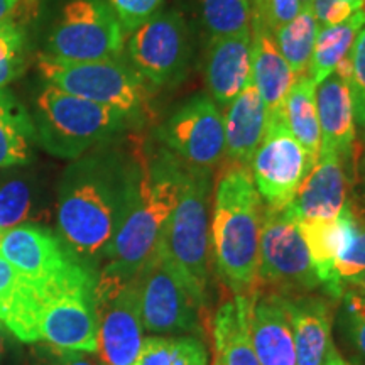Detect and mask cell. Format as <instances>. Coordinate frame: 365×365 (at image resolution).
I'll return each instance as SVG.
<instances>
[{"mask_svg": "<svg viewBox=\"0 0 365 365\" xmlns=\"http://www.w3.org/2000/svg\"><path fill=\"white\" fill-rule=\"evenodd\" d=\"M129 135L71 159L58 182L56 234L93 272L124 222L139 178L140 140Z\"/></svg>", "mask_w": 365, "mask_h": 365, "instance_id": "obj_1", "label": "cell"}, {"mask_svg": "<svg viewBox=\"0 0 365 365\" xmlns=\"http://www.w3.org/2000/svg\"><path fill=\"white\" fill-rule=\"evenodd\" d=\"M95 279L97 272L75 259L43 277L19 276L0 322L22 344L97 354Z\"/></svg>", "mask_w": 365, "mask_h": 365, "instance_id": "obj_2", "label": "cell"}, {"mask_svg": "<svg viewBox=\"0 0 365 365\" xmlns=\"http://www.w3.org/2000/svg\"><path fill=\"white\" fill-rule=\"evenodd\" d=\"M190 164L178 159L154 137L139 144V178L124 222L105 254L97 276L132 281L156 249L159 235L175 210Z\"/></svg>", "mask_w": 365, "mask_h": 365, "instance_id": "obj_3", "label": "cell"}, {"mask_svg": "<svg viewBox=\"0 0 365 365\" xmlns=\"http://www.w3.org/2000/svg\"><path fill=\"white\" fill-rule=\"evenodd\" d=\"M262 212L249 168L228 163L213 185L210 244L222 279L235 294L259 289Z\"/></svg>", "mask_w": 365, "mask_h": 365, "instance_id": "obj_4", "label": "cell"}, {"mask_svg": "<svg viewBox=\"0 0 365 365\" xmlns=\"http://www.w3.org/2000/svg\"><path fill=\"white\" fill-rule=\"evenodd\" d=\"M29 112L38 148L68 161L145 125L130 113L75 97L46 81L36 91Z\"/></svg>", "mask_w": 365, "mask_h": 365, "instance_id": "obj_5", "label": "cell"}, {"mask_svg": "<svg viewBox=\"0 0 365 365\" xmlns=\"http://www.w3.org/2000/svg\"><path fill=\"white\" fill-rule=\"evenodd\" d=\"M34 31L38 54L65 61L118 58L127 38L108 0H41Z\"/></svg>", "mask_w": 365, "mask_h": 365, "instance_id": "obj_6", "label": "cell"}, {"mask_svg": "<svg viewBox=\"0 0 365 365\" xmlns=\"http://www.w3.org/2000/svg\"><path fill=\"white\" fill-rule=\"evenodd\" d=\"M213 170L190 166L185 188L164 223L154 252L161 255L200 307L207 303L210 217L213 200Z\"/></svg>", "mask_w": 365, "mask_h": 365, "instance_id": "obj_7", "label": "cell"}, {"mask_svg": "<svg viewBox=\"0 0 365 365\" xmlns=\"http://www.w3.org/2000/svg\"><path fill=\"white\" fill-rule=\"evenodd\" d=\"M46 83L88 102L117 108L148 122L153 117V88L129 65L124 54L93 61H65L38 54L36 61Z\"/></svg>", "mask_w": 365, "mask_h": 365, "instance_id": "obj_8", "label": "cell"}, {"mask_svg": "<svg viewBox=\"0 0 365 365\" xmlns=\"http://www.w3.org/2000/svg\"><path fill=\"white\" fill-rule=\"evenodd\" d=\"M259 282L286 298L309 294L322 287L293 205L264 208L259 242Z\"/></svg>", "mask_w": 365, "mask_h": 365, "instance_id": "obj_9", "label": "cell"}, {"mask_svg": "<svg viewBox=\"0 0 365 365\" xmlns=\"http://www.w3.org/2000/svg\"><path fill=\"white\" fill-rule=\"evenodd\" d=\"M124 58L154 88L180 85L190 70L191 44L185 17L159 11L127 34Z\"/></svg>", "mask_w": 365, "mask_h": 365, "instance_id": "obj_10", "label": "cell"}, {"mask_svg": "<svg viewBox=\"0 0 365 365\" xmlns=\"http://www.w3.org/2000/svg\"><path fill=\"white\" fill-rule=\"evenodd\" d=\"M153 137L190 166L213 170L225 158L223 113L208 93L181 102L154 129Z\"/></svg>", "mask_w": 365, "mask_h": 365, "instance_id": "obj_11", "label": "cell"}, {"mask_svg": "<svg viewBox=\"0 0 365 365\" xmlns=\"http://www.w3.org/2000/svg\"><path fill=\"white\" fill-rule=\"evenodd\" d=\"M313 164L286 127L281 110L269 115L266 134L249 164L254 186L266 207L281 208L293 203Z\"/></svg>", "mask_w": 365, "mask_h": 365, "instance_id": "obj_12", "label": "cell"}, {"mask_svg": "<svg viewBox=\"0 0 365 365\" xmlns=\"http://www.w3.org/2000/svg\"><path fill=\"white\" fill-rule=\"evenodd\" d=\"M95 303L98 359L103 365H132L144 341L137 276L127 282L97 276Z\"/></svg>", "mask_w": 365, "mask_h": 365, "instance_id": "obj_13", "label": "cell"}, {"mask_svg": "<svg viewBox=\"0 0 365 365\" xmlns=\"http://www.w3.org/2000/svg\"><path fill=\"white\" fill-rule=\"evenodd\" d=\"M143 327L153 335L198 330L202 307L161 255L154 252L137 274Z\"/></svg>", "mask_w": 365, "mask_h": 365, "instance_id": "obj_14", "label": "cell"}, {"mask_svg": "<svg viewBox=\"0 0 365 365\" xmlns=\"http://www.w3.org/2000/svg\"><path fill=\"white\" fill-rule=\"evenodd\" d=\"M252 80V33L210 38L205 54V81L210 98L220 110L234 100Z\"/></svg>", "mask_w": 365, "mask_h": 365, "instance_id": "obj_15", "label": "cell"}, {"mask_svg": "<svg viewBox=\"0 0 365 365\" xmlns=\"http://www.w3.org/2000/svg\"><path fill=\"white\" fill-rule=\"evenodd\" d=\"M344 159L328 149H319L318 159L304 176L293 200L299 220H333L349 203Z\"/></svg>", "mask_w": 365, "mask_h": 365, "instance_id": "obj_16", "label": "cell"}, {"mask_svg": "<svg viewBox=\"0 0 365 365\" xmlns=\"http://www.w3.org/2000/svg\"><path fill=\"white\" fill-rule=\"evenodd\" d=\"M250 340L261 365H298L284 296L254 291L249 312Z\"/></svg>", "mask_w": 365, "mask_h": 365, "instance_id": "obj_17", "label": "cell"}, {"mask_svg": "<svg viewBox=\"0 0 365 365\" xmlns=\"http://www.w3.org/2000/svg\"><path fill=\"white\" fill-rule=\"evenodd\" d=\"M0 255L24 277H43L73 259L56 232L38 223H22L0 234Z\"/></svg>", "mask_w": 365, "mask_h": 365, "instance_id": "obj_18", "label": "cell"}, {"mask_svg": "<svg viewBox=\"0 0 365 365\" xmlns=\"http://www.w3.org/2000/svg\"><path fill=\"white\" fill-rule=\"evenodd\" d=\"M252 83L261 95L267 113L279 112L296 75L276 44L272 29L259 14L252 12Z\"/></svg>", "mask_w": 365, "mask_h": 365, "instance_id": "obj_19", "label": "cell"}, {"mask_svg": "<svg viewBox=\"0 0 365 365\" xmlns=\"http://www.w3.org/2000/svg\"><path fill=\"white\" fill-rule=\"evenodd\" d=\"M267 120L266 105L250 80L223 112L225 156L228 161L249 168L266 134Z\"/></svg>", "mask_w": 365, "mask_h": 365, "instance_id": "obj_20", "label": "cell"}, {"mask_svg": "<svg viewBox=\"0 0 365 365\" xmlns=\"http://www.w3.org/2000/svg\"><path fill=\"white\" fill-rule=\"evenodd\" d=\"M357 218L350 203H346L344 212L333 220H299L314 271L322 287L331 298H340L341 294L335 266L354 234Z\"/></svg>", "mask_w": 365, "mask_h": 365, "instance_id": "obj_21", "label": "cell"}, {"mask_svg": "<svg viewBox=\"0 0 365 365\" xmlns=\"http://www.w3.org/2000/svg\"><path fill=\"white\" fill-rule=\"evenodd\" d=\"M317 110L322 130V149L336 153L341 159L352 154L355 143V113L346 80L331 73L317 85Z\"/></svg>", "mask_w": 365, "mask_h": 365, "instance_id": "obj_22", "label": "cell"}, {"mask_svg": "<svg viewBox=\"0 0 365 365\" xmlns=\"http://www.w3.org/2000/svg\"><path fill=\"white\" fill-rule=\"evenodd\" d=\"M298 365H325L331 350L330 309L325 299L301 294L286 298Z\"/></svg>", "mask_w": 365, "mask_h": 365, "instance_id": "obj_23", "label": "cell"}, {"mask_svg": "<svg viewBox=\"0 0 365 365\" xmlns=\"http://www.w3.org/2000/svg\"><path fill=\"white\" fill-rule=\"evenodd\" d=\"M252 294H235L223 303L213 322V346L223 365H261L250 340L249 312Z\"/></svg>", "mask_w": 365, "mask_h": 365, "instance_id": "obj_24", "label": "cell"}, {"mask_svg": "<svg viewBox=\"0 0 365 365\" xmlns=\"http://www.w3.org/2000/svg\"><path fill=\"white\" fill-rule=\"evenodd\" d=\"M36 148L38 143L29 108L11 90H0V170L31 164Z\"/></svg>", "mask_w": 365, "mask_h": 365, "instance_id": "obj_25", "label": "cell"}, {"mask_svg": "<svg viewBox=\"0 0 365 365\" xmlns=\"http://www.w3.org/2000/svg\"><path fill=\"white\" fill-rule=\"evenodd\" d=\"M317 85L308 75L298 76L286 95L281 113L284 124L301 148L307 150L309 159L314 163L322 149V130H319L317 110Z\"/></svg>", "mask_w": 365, "mask_h": 365, "instance_id": "obj_26", "label": "cell"}, {"mask_svg": "<svg viewBox=\"0 0 365 365\" xmlns=\"http://www.w3.org/2000/svg\"><path fill=\"white\" fill-rule=\"evenodd\" d=\"M364 26L365 9H360L340 24L319 27L307 73L314 85H319L331 73H335L336 66L352 51V46Z\"/></svg>", "mask_w": 365, "mask_h": 365, "instance_id": "obj_27", "label": "cell"}, {"mask_svg": "<svg viewBox=\"0 0 365 365\" xmlns=\"http://www.w3.org/2000/svg\"><path fill=\"white\" fill-rule=\"evenodd\" d=\"M318 33L319 22L312 6H303L293 21L274 31L277 48L293 70L296 78L308 73Z\"/></svg>", "mask_w": 365, "mask_h": 365, "instance_id": "obj_28", "label": "cell"}, {"mask_svg": "<svg viewBox=\"0 0 365 365\" xmlns=\"http://www.w3.org/2000/svg\"><path fill=\"white\" fill-rule=\"evenodd\" d=\"M203 341L188 335L149 336L132 365H207Z\"/></svg>", "mask_w": 365, "mask_h": 365, "instance_id": "obj_29", "label": "cell"}, {"mask_svg": "<svg viewBox=\"0 0 365 365\" xmlns=\"http://www.w3.org/2000/svg\"><path fill=\"white\" fill-rule=\"evenodd\" d=\"M11 168L0 178V234L11 228L29 223L36 203L34 180L27 173Z\"/></svg>", "mask_w": 365, "mask_h": 365, "instance_id": "obj_30", "label": "cell"}, {"mask_svg": "<svg viewBox=\"0 0 365 365\" xmlns=\"http://www.w3.org/2000/svg\"><path fill=\"white\" fill-rule=\"evenodd\" d=\"M252 0H202V21L210 38L249 29Z\"/></svg>", "mask_w": 365, "mask_h": 365, "instance_id": "obj_31", "label": "cell"}, {"mask_svg": "<svg viewBox=\"0 0 365 365\" xmlns=\"http://www.w3.org/2000/svg\"><path fill=\"white\" fill-rule=\"evenodd\" d=\"M27 65V38L24 27L12 17L0 22V90L7 88L24 73Z\"/></svg>", "mask_w": 365, "mask_h": 365, "instance_id": "obj_32", "label": "cell"}, {"mask_svg": "<svg viewBox=\"0 0 365 365\" xmlns=\"http://www.w3.org/2000/svg\"><path fill=\"white\" fill-rule=\"evenodd\" d=\"M350 59V78L349 88L354 102L355 122L362 127L365 122V26L352 46L349 54Z\"/></svg>", "mask_w": 365, "mask_h": 365, "instance_id": "obj_33", "label": "cell"}, {"mask_svg": "<svg viewBox=\"0 0 365 365\" xmlns=\"http://www.w3.org/2000/svg\"><path fill=\"white\" fill-rule=\"evenodd\" d=\"M33 345L29 365H103L95 354L56 349L44 341H36Z\"/></svg>", "mask_w": 365, "mask_h": 365, "instance_id": "obj_34", "label": "cell"}, {"mask_svg": "<svg viewBox=\"0 0 365 365\" xmlns=\"http://www.w3.org/2000/svg\"><path fill=\"white\" fill-rule=\"evenodd\" d=\"M365 271V222L357 218V225L354 228V234L350 237L349 244L340 254L336 261L335 272L339 281L346 277H352L355 274Z\"/></svg>", "mask_w": 365, "mask_h": 365, "instance_id": "obj_35", "label": "cell"}, {"mask_svg": "<svg viewBox=\"0 0 365 365\" xmlns=\"http://www.w3.org/2000/svg\"><path fill=\"white\" fill-rule=\"evenodd\" d=\"M108 2L115 11L125 34H129L150 16L161 11L164 0H108Z\"/></svg>", "mask_w": 365, "mask_h": 365, "instance_id": "obj_36", "label": "cell"}, {"mask_svg": "<svg viewBox=\"0 0 365 365\" xmlns=\"http://www.w3.org/2000/svg\"><path fill=\"white\" fill-rule=\"evenodd\" d=\"M312 7L319 27H327L340 24L360 9H365V0H313Z\"/></svg>", "mask_w": 365, "mask_h": 365, "instance_id": "obj_37", "label": "cell"}, {"mask_svg": "<svg viewBox=\"0 0 365 365\" xmlns=\"http://www.w3.org/2000/svg\"><path fill=\"white\" fill-rule=\"evenodd\" d=\"M299 9V0H254L252 12L259 14L274 33L277 27L293 21Z\"/></svg>", "mask_w": 365, "mask_h": 365, "instance_id": "obj_38", "label": "cell"}, {"mask_svg": "<svg viewBox=\"0 0 365 365\" xmlns=\"http://www.w3.org/2000/svg\"><path fill=\"white\" fill-rule=\"evenodd\" d=\"M344 313L346 339L352 344L359 357L365 362V312H360V309H344Z\"/></svg>", "mask_w": 365, "mask_h": 365, "instance_id": "obj_39", "label": "cell"}, {"mask_svg": "<svg viewBox=\"0 0 365 365\" xmlns=\"http://www.w3.org/2000/svg\"><path fill=\"white\" fill-rule=\"evenodd\" d=\"M17 279H19V274L0 255V314H2L4 307H6L9 298H11L14 287L17 284Z\"/></svg>", "mask_w": 365, "mask_h": 365, "instance_id": "obj_40", "label": "cell"}, {"mask_svg": "<svg viewBox=\"0 0 365 365\" xmlns=\"http://www.w3.org/2000/svg\"><path fill=\"white\" fill-rule=\"evenodd\" d=\"M17 340L0 322V365H17Z\"/></svg>", "mask_w": 365, "mask_h": 365, "instance_id": "obj_41", "label": "cell"}, {"mask_svg": "<svg viewBox=\"0 0 365 365\" xmlns=\"http://www.w3.org/2000/svg\"><path fill=\"white\" fill-rule=\"evenodd\" d=\"M345 289L354 291V293H357L365 298V271L360 274H355V276H352V277H346V279H344V281H340V291H345Z\"/></svg>", "mask_w": 365, "mask_h": 365, "instance_id": "obj_42", "label": "cell"}, {"mask_svg": "<svg viewBox=\"0 0 365 365\" xmlns=\"http://www.w3.org/2000/svg\"><path fill=\"white\" fill-rule=\"evenodd\" d=\"M21 0H0V22L9 19L16 7L19 6Z\"/></svg>", "mask_w": 365, "mask_h": 365, "instance_id": "obj_43", "label": "cell"}, {"mask_svg": "<svg viewBox=\"0 0 365 365\" xmlns=\"http://www.w3.org/2000/svg\"><path fill=\"white\" fill-rule=\"evenodd\" d=\"M325 365H352V364L346 362L345 359H341L340 355L336 354V350L333 349V346H331L330 354H328V357H327V362H325Z\"/></svg>", "mask_w": 365, "mask_h": 365, "instance_id": "obj_44", "label": "cell"}, {"mask_svg": "<svg viewBox=\"0 0 365 365\" xmlns=\"http://www.w3.org/2000/svg\"><path fill=\"white\" fill-rule=\"evenodd\" d=\"M212 365H223L222 364V357L220 354H218V350L213 346V359H212Z\"/></svg>", "mask_w": 365, "mask_h": 365, "instance_id": "obj_45", "label": "cell"}, {"mask_svg": "<svg viewBox=\"0 0 365 365\" xmlns=\"http://www.w3.org/2000/svg\"><path fill=\"white\" fill-rule=\"evenodd\" d=\"M299 4H301V7H303V6H312L313 0H299Z\"/></svg>", "mask_w": 365, "mask_h": 365, "instance_id": "obj_46", "label": "cell"}, {"mask_svg": "<svg viewBox=\"0 0 365 365\" xmlns=\"http://www.w3.org/2000/svg\"><path fill=\"white\" fill-rule=\"evenodd\" d=\"M362 130H364V139H365V122L362 124Z\"/></svg>", "mask_w": 365, "mask_h": 365, "instance_id": "obj_47", "label": "cell"}, {"mask_svg": "<svg viewBox=\"0 0 365 365\" xmlns=\"http://www.w3.org/2000/svg\"><path fill=\"white\" fill-rule=\"evenodd\" d=\"M364 182H365V163H364Z\"/></svg>", "mask_w": 365, "mask_h": 365, "instance_id": "obj_48", "label": "cell"}]
</instances>
